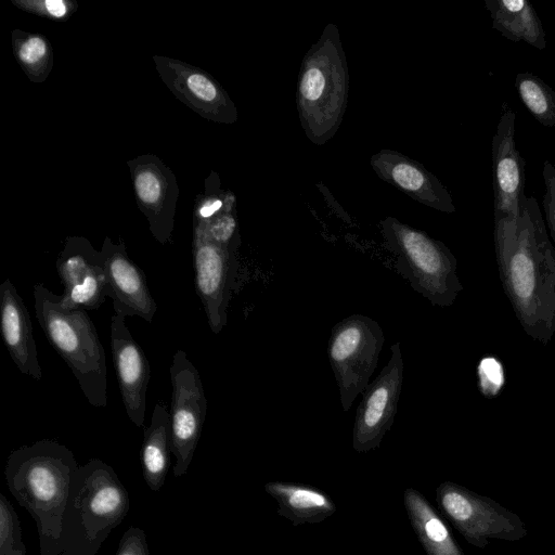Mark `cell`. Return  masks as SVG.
I'll list each match as a JSON object with an SVG mask.
<instances>
[{
    "mask_svg": "<svg viewBox=\"0 0 555 555\" xmlns=\"http://www.w3.org/2000/svg\"><path fill=\"white\" fill-rule=\"evenodd\" d=\"M375 175L417 203L441 212L452 214L455 205L442 182L423 164L391 149L371 156Z\"/></svg>",
    "mask_w": 555,
    "mask_h": 555,
    "instance_id": "e0dca14e",
    "label": "cell"
},
{
    "mask_svg": "<svg viewBox=\"0 0 555 555\" xmlns=\"http://www.w3.org/2000/svg\"><path fill=\"white\" fill-rule=\"evenodd\" d=\"M78 467L73 452L50 439L20 447L8 456V489L36 522L40 555L62 553V520Z\"/></svg>",
    "mask_w": 555,
    "mask_h": 555,
    "instance_id": "7a4b0ae2",
    "label": "cell"
},
{
    "mask_svg": "<svg viewBox=\"0 0 555 555\" xmlns=\"http://www.w3.org/2000/svg\"><path fill=\"white\" fill-rule=\"evenodd\" d=\"M403 504L427 555H465L444 520L420 491L405 489Z\"/></svg>",
    "mask_w": 555,
    "mask_h": 555,
    "instance_id": "44dd1931",
    "label": "cell"
},
{
    "mask_svg": "<svg viewBox=\"0 0 555 555\" xmlns=\"http://www.w3.org/2000/svg\"><path fill=\"white\" fill-rule=\"evenodd\" d=\"M116 555H150L145 532L131 526L124 533Z\"/></svg>",
    "mask_w": 555,
    "mask_h": 555,
    "instance_id": "1f68e13d",
    "label": "cell"
},
{
    "mask_svg": "<svg viewBox=\"0 0 555 555\" xmlns=\"http://www.w3.org/2000/svg\"><path fill=\"white\" fill-rule=\"evenodd\" d=\"M492 27L505 38L524 41L538 50L546 48L545 33L532 4L526 0H486Z\"/></svg>",
    "mask_w": 555,
    "mask_h": 555,
    "instance_id": "7402d4cb",
    "label": "cell"
},
{
    "mask_svg": "<svg viewBox=\"0 0 555 555\" xmlns=\"http://www.w3.org/2000/svg\"><path fill=\"white\" fill-rule=\"evenodd\" d=\"M404 362L400 343L390 346V359L362 392L352 428V448L358 453L377 449L391 428L402 390Z\"/></svg>",
    "mask_w": 555,
    "mask_h": 555,
    "instance_id": "30bf717a",
    "label": "cell"
},
{
    "mask_svg": "<svg viewBox=\"0 0 555 555\" xmlns=\"http://www.w3.org/2000/svg\"><path fill=\"white\" fill-rule=\"evenodd\" d=\"M384 343L382 327L367 315L351 314L332 327L327 357L344 412L349 411L358 395L370 384Z\"/></svg>",
    "mask_w": 555,
    "mask_h": 555,
    "instance_id": "52a82bcc",
    "label": "cell"
},
{
    "mask_svg": "<svg viewBox=\"0 0 555 555\" xmlns=\"http://www.w3.org/2000/svg\"><path fill=\"white\" fill-rule=\"evenodd\" d=\"M235 202L231 192L220 190L218 181L215 189L206 184V194L196 206L194 222L205 223L222 212L235 210Z\"/></svg>",
    "mask_w": 555,
    "mask_h": 555,
    "instance_id": "83f0119b",
    "label": "cell"
},
{
    "mask_svg": "<svg viewBox=\"0 0 555 555\" xmlns=\"http://www.w3.org/2000/svg\"><path fill=\"white\" fill-rule=\"evenodd\" d=\"M477 384L483 397L492 399L501 392L505 384L504 367L492 356L483 357L477 365Z\"/></svg>",
    "mask_w": 555,
    "mask_h": 555,
    "instance_id": "f1b7e54d",
    "label": "cell"
},
{
    "mask_svg": "<svg viewBox=\"0 0 555 555\" xmlns=\"http://www.w3.org/2000/svg\"><path fill=\"white\" fill-rule=\"evenodd\" d=\"M0 327L4 345L21 373L40 380L42 370L30 315L9 279L0 285Z\"/></svg>",
    "mask_w": 555,
    "mask_h": 555,
    "instance_id": "d6986e66",
    "label": "cell"
},
{
    "mask_svg": "<svg viewBox=\"0 0 555 555\" xmlns=\"http://www.w3.org/2000/svg\"><path fill=\"white\" fill-rule=\"evenodd\" d=\"M192 254L196 294L210 330L219 334L227 324L228 307L238 269L236 250L215 244L199 227L194 225Z\"/></svg>",
    "mask_w": 555,
    "mask_h": 555,
    "instance_id": "8fae6325",
    "label": "cell"
},
{
    "mask_svg": "<svg viewBox=\"0 0 555 555\" xmlns=\"http://www.w3.org/2000/svg\"><path fill=\"white\" fill-rule=\"evenodd\" d=\"M170 379L171 453L176 459L173 475L181 477L186 473L197 447L207 413V399L199 372L183 350L173 354Z\"/></svg>",
    "mask_w": 555,
    "mask_h": 555,
    "instance_id": "9c48e42d",
    "label": "cell"
},
{
    "mask_svg": "<svg viewBox=\"0 0 555 555\" xmlns=\"http://www.w3.org/2000/svg\"><path fill=\"white\" fill-rule=\"evenodd\" d=\"M130 508L128 492L112 466L99 459L72 479L61 531V555H96Z\"/></svg>",
    "mask_w": 555,
    "mask_h": 555,
    "instance_id": "277c9868",
    "label": "cell"
},
{
    "mask_svg": "<svg viewBox=\"0 0 555 555\" xmlns=\"http://www.w3.org/2000/svg\"><path fill=\"white\" fill-rule=\"evenodd\" d=\"M542 176L545 185L543 209L546 225L555 243V167L547 160L544 162Z\"/></svg>",
    "mask_w": 555,
    "mask_h": 555,
    "instance_id": "4dcf8cb0",
    "label": "cell"
},
{
    "mask_svg": "<svg viewBox=\"0 0 555 555\" xmlns=\"http://www.w3.org/2000/svg\"><path fill=\"white\" fill-rule=\"evenodd\" d=\"M12 47L28 78L34 82L44 81L53 66L52 48L47 38L15 29L12 33Z\"/></svg>",
    "mask_w": 555,
    "mask_h": 555,
    "instance_id": "cb8c5ba5",
    "label": "cell"
},
{
    "mask_svg": "<svg viewBox=\"0 0 555 555\" xmlns=\"http://www.w3.org/2000/svg\"><path fill=\"white\" fill-rule=\"evenodd\" d=\"M514 111L502 114L492 139L494 228H513L525 195V162L515 144Z\"/></svg>",
    "mask_w": 555,
    "mask_h": 555,
    "instance_id": "5bb4252c",
    "label": "cell"
},
{
    "mask_svg": "<svg viewBox=\"0 0 555 555\" xmlns=\"http://www.w3.org/2000/svg\"><path fill=\"white\" fill-rule=\"evenodd\" d=\"M500 279L525 333L546 345L555 334V249L541 210L526 197L517 223L494 229Z\"/></svg>",
    "mask_w": 555,
    "mask_h": 555,
    "instance_id": "6da1fadb",
    "label": "cell"
},
{
    "mask_svg": "<svg viewBox=\"0 0 555 555\" xmlns=\"http://www.w3.org/2000/svg\"><path fill=\"white\" fill-rule=\"evenodd\" d=\"M137 204L162 245L171 240L179 188L171 169L155 155H140L128 163Z\"/></svg>",
    "mask_w": 555,
    "mask_h": 555,
    "instance_id": "9a60e30c",
    "label": "cell"
},
{
    "mask_svg": "<svg viewBox=\"0 0 555 555\" xmlns=\"http://www.w3.org/2000/svg\"><path fill=\"white\" fill-rule=\"evenodd\" d=\"M378 225L384 246L395 258L397 273L431 305L452 306L463 285L456 258L449 247L391 216L382 219Z\"/></svg>",
    "mask_w": 555,
    "mask_h": 555,
    "instance_id": "8992f818",
    "label": "cell"
},
{
    "mask_svg": "<svg viewBox=\"0 0 555 555\" xmlns=\"http://www.w3.org/2000/svg\"><path fill=\"white\" fill-rule=\"evenodd\" d=\"M194 225L215 244L237 251L241 237L235 210L222 212L205 223L194 222Z\"/></svg>",
    "mask_w": 555,
    "mask_h": 555,
    "instance_id": "484cf974",
    "label": "cell"
},
{
    "mask_svg": "<svg viewBox=\"0 0 555 555\" xmlns=\"http://www.w3.org/2000/svg\"><path fill=\"white\" fill-rule=\"evenodd\" d=\"M101 253L107 282V297L113 300L115 313L140 317L152 322L157 306L147 286L143 271L129 258L122 241L118 244L105 237Z\"/></svg>",
    "mask_w": 555,
    "mask_h": 555,
    "instance_id": "ac0fdd59",
    "label": "cell"
},
{
    "mask_svg": "<svg viewBox=\"0 0 555 555\" xmlns=\"http://www.w3.org/2000/svg\"><path fill=\"white\" fill-rule=\"evenodd\" d=\"M349 94V70L339 30L328 23L306 52L299 68L296 108L307 139L324 145L343 124Z\"/></svg>",
    "mask_w": 555,
    "mask_h": 555,
    "instance_id": "3957f363",
    "label": "cell"
},
{
    "mask_svg": "<svg viewBox=\"0 0 555 555\" xmlns=\"http://www.w3.org/2000/svg\"><path fill=\"white\" fill-rule=\"evenodd\" d=\"M156 70L172 94L201 117L234 124L238 112L223 87L207 72L183 61L153 56Z\"/></svg>",
    "mask_w": 555,
    "mask_h": 555,
    "instance_id": "4fadbf2b",
    "label": "cell"
},
{
    "mask_svg": "<svg viewBox=\"0 0 555 555\" xmlns=\"http://www.w3.org/2000/svg\"><path fill=\"white\" fill-rule=\"evenodd\" d=\"M24 546L17 514L4 494L0 493V555H9Z\"/></svg>",
    "mask_w": 555,
    "mask_h": 555,
    "instance_id": "4316f807",
    "label": "cell"
},
{
    "mask_svg": "<svg viewBox=\"0 0 555 555\" xmlns=\"http://www.w3.org/2000/svg\"><path fill=\"white\" fill-rule=\"evenodd\" d=\"M170 452L169 411L159 402L154 406L150 426L144 429L140 455L143 478L153 491H158L165 483Z\"/></svg>",
    "mask_w": 555,
    "mask_h": 555,
    "instance_id": "603a6c76",
    "label": "cell"
},
{
    "mask_svg": "<svg viewBox=\"0 0 555 555\" xmlns=\"http://www.w3.org/2000/svg\"><path fill=\"white\" fill-rule=\"evenodd\" d=\"M436 501L462 537L475 547L485 548L491 540L520 541L528 534L517 514L453 481L437 487Z\"/></svg>",
    "mask_w": 555,
    "mask_h": 555,
    "instance_id": "ba28073f",
    "label": "cell"
},
{
    "mask_svg": "<svg viewBox=\"0 0 555 555\" xmlns=\"http://www.w3.org/2000/svg\"><path fill=\"white\" fill-rule=\"evenodd\" d=\"M56 270L64 293L55 295V300L63 310H94L105 301L107 282L104 258L88 238L67 237L56 259Z\"/></svg>",
    "mask_w": 555,
    "mask_h": 555,
    "instance_id": "7c38bea8",
    "label": "cell"
},
{
    "mask_svg": "<svg viewBox=\"0 0 555 555\" xmlns=\"http://www.w3.org/2000/svg\"><path fill=\"white\" fill-rule=\"evenodd\" d=\"M264 491L278 503V514L294 526L322 522L336 512L332 498L311 485L270 481Z\"/></svg>",
    "mask_w": 555,
    "mask_h": 555,
    "instance_id": "ffe728a7",
    "label": "cell"
},
{
    "mask_svg": "<svg viewBox=\"0 0 555 555\" xmlns=\"http://www.w3.org/2000/svg\"><path fill=\"white\" fill-rule=\"evenodd\" d=\"M515 88L537 121L546 127L555 126V92L548 85L531 73H519Z\"/></svg>",
    "mask_w": 555,
    "mask_h": 555,
    "instance_id": "d4e9b609",
    "label": "cell"
},
{
    "mask_svg": "<svg viewBox=\"0 0 555 555\" xmlns=\"http://www.w3.org/2000/svg\"><path fill=\"white\" fill-rule=\"evenodd\" d=\"M125 319L119 313H114L111 319V349L126 413L135 426L142 427L151 369L145 353L126 326Z\"/></svg>",
    "mask_w": 555,
    "mask_h": 555,
    "instance_id": "2e32d148",
    "label": "cell"
},
{
    "mask_svg": "<svg viewBox=\"0 0 555 555\" xmlns=\"http://www.w3.org/2000/svg\"><path fill=\"white\" fill-rule=\"evenodd\" d=\"M22 10L56 21H65L76 11L77 4L65 0H12Z\"/></svg>",
    "mask_w": 555,
    "mask_h": 555,
    "instance_id": "f546056e",
    "label": "cell"
},
{
    "mask_svg": "<svg viewBox=\"0 0 555 555\" xmlns=\"http://www.w3.org/2000/svg\"><path fill=\"white\" fill-rule=\"evenodd\" d=\"M9 555H26V546L22 547L21 550H17Z\"/></svg>",
    "mask_w": 555,
    "mask_h": 555,
    "instance_id": "d6a6232c",
    "label": "cell"
},
{
    "mask_svg": "<svg viewBox=\"0 0 555 555\" xmlns=\"http://www.w3.org/2000/svg\"><path fill=\"white\" fill-rule=\"evenodd\" d=\"M34 306L47 339L72 370L88 402L106 406V356L87 310H63L55 294L41 283L34 286Z\"/></svg>",
    "mask_w": 555,
    "mask_h": 555,
    "instance_id": "5b68a950",
    "label": "cell"
}]
</instances>
